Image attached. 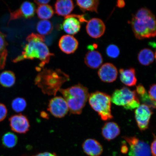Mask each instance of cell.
<instances>
[{"label":"cell","instance_id":"1","mask_svg":"<svg viewBox=\"0 0 156 156\" xmlns=\"http://www.w3.org/2000/svg\"><path fill=\"white\" fill-rule=\"evenodd\" d=\"M26 41L27 43L23 49L22 54L12 61L16 63L25 59L38 58L41 62L36 69L38 71H40L41 68L49 63L51 57L54 55L51 53L48 47L45 44L44 36L32 33L27 37Z\"/></svg>","mask_w":156,"mask_h":156},{"label":"cell","instance_id":"2","mask_svg":"<svg viewBox=\"0 0 156 156\" xmlns=\"http://www.w3.org/2000/svg\"><path fill=\"white\" fill-rule=\"evenodd\" d=\"M39 72L35 83L44 94L55 95L62 85L69 80V76L60 69L43 68Z\"/></svg>","mask_w":156,"mask_h":156},{"label":"cell","instance_id":"3","mask_svg":"<svg viewBox=\"0 0 156 156\" xmlns=\"http://www.w3.org/2000/svg\"><path fill=\"white\" fill-rule=\"evenodd\" d=\"M130 24L136 38L138 40L154 37L156 34L155 15L149 9L142 8L132 15Z\"/></svg>","mask_w":156,"mask_h":156},{"label":"cell","instance_id":"4","mask_svg":"<svg viewBox=\"0 0 156 156\" xmlns=\"http://www.w3.org/2000/svg\"><path fill=\"white\" fill-rule=\"evenodd\" d=\"M59 91L67 102L70 113L80 114L89 96L87 88L79 83L67 89H60Z\"/></svg>","mask_w":156,"mask_h":156},{"label":"cell","instance_id":"5","mask_svg":"<svg viewBox=\"0 0 156 156\" xmlns=\"http://www.w3.org/2000/svg\"><path fill=\"white\" fill-rule=\"evenodd\" d=\"M90 105L98 113L102 120L112 119V104L111 97L106 93L97 91L90 94L88 98Z\"/></svg>","mask_w":156,"mask_h":156},{"label":"cell","instance_id":"6","mask_svg":"<svg viewBox=\"0 0 156 156\" xmlns=\"http://www.w3.org/2000/svg\"><path fill=\"white\" fill-rule=\"evenodd\" d=\"M111 98V102L117 106L123 107L126 110H133L140 105L136 91L126 87L115 90Z\"/></svg>","mask_w":156,"mask_h":156},{"label":"cell","instance_id":"7","mask_svg":"<svg viewBox=\"0 0 156 156\" xmlns=\"http://www.w3.org/2000/svg\"><path fill=\"white\" fill-rule=\"evenodd\" d=\"M130 146L129 156H151L150 146L147 143L141 141L136 136H123Z\"/></svg>","mask_w":156,"mask_h":156},{"label":"cell","instance_id":"8","mask_svg":"<svg viewBox=\"0 0 156 156\" xmlns=\"http://www.w3.org/2000/svg\"><path fill=\"white\" fill-rule=\"evenodd\" d=\"M153 112L147 105L142 104L135 111V118L138 127L141 131H144L149 127L150 119Z\"/></svg>","mask_w":156,"mask_h":156},{"label":"cell","instance_id":"9","mask_svg":"<svg viewBox=\"0 0 156 156\" xmlns=\"http://www.w3.org/2000/svg\"><path fill=\"white\" fill-rule=\"evenodd\" d=\"M48 110L52 115L59 118L65 116L69 111L67 102L61 97H55L51 99Z\"/></svg>","mask_w":156,"mask_h":156},{"label":"cell","instance_id":"10","mask_svg":"<svg viewBox=\"0 0 156 156\" xmlns=\"http://www.w3.org/2000/svg\"><path fill=\"white\" fill-rule=\"evenodd\" d=\"M10 125L13 131L20 134L28 132L30 125L28 119L21 114L15 115L9 119Z\"/></svg>","mask_w":156,"mask_h":156},{"label":"cell","instance_id":"11","mask_svg":"<svg viewBox=\"0 0 156 156\" xmlns=\"http://www.w3.org/2000/svg\"><path fill=\"white\" fill-rule=\"evenodd\" d=\"M36 11V7L34 3L28 1L24 2L19 9L11 12L9 20L21 18H32L34 16Z\"/></svg>","mask_w":156,"mask_h":156},{"label":"cell","instance_id":"12","mask_svg":"<svg viewBox=\"0 0 156 156\" xmlns=\"http://www.w3.org/2000/svg\"><path fill=\"white\" fill-rule=\"evenodd\" d=\"M86 30L88 34L91 38H98L105 34L106 26L102 20L93 18L88 21Z\"/></svg>","mask_w":156,"mask_h":156},{"label":"cell","instance_id":"13","mask_svg":"<svg viewBox=\"0 0 156 156\" xmlns=\"http://www.w3.org/2000/svg\"><path fill=\"white\" fill-rule=\"evenodd\" d=\"M98 74L101 81L105 83H111L116 80L118 71L114 64L107 63L101 66Z\"/></svg>","mask_w":156,"mask_h":156},{"label":"cell","instance_id":"14","mask_svg":"<svg viewBox=\"0 0 156 156\" xmlns=\"http://www.w3.org/2000/svg\"><path fill=\"white\" fill-rule=\"evenodd\" d=\"M58 46L62 51L67 54L73 53L79 46V42L72 35H66L60 38Z\"/></svg>","mask_w":156,"mask_h":156},{"label":"cell","instance_id":"15","mask_svg":"<svg viewBox=\"0 0 156 156\" xmlns=\"http://www.w3.org/2000/svg\"><path fill=\"white\" fill-rule=\"evenodd\" d=\"M61 27L68 35H75L80 30L81 23L76 17V15H71L65 17Z\"/></svg>","mask_w":156,"mask_h":156},{"label":"cell","instance_id":"16","mask_svg":"<svg viewBox=\"0 0 156 156\" xmlns=\"http://www.w3.org/2000/svg\"><path fill=\"white\" fill-rule=\"evenodd\" d=\"M83 151L89 156H100L103 152L102 145L96 140L89 138L83 142L82 145Z\"/></svg>","mask_w":156,"mask_h":156},{"label":"cell","instance_id":"17","mask_svg":"<svg viewBox=\"0 0 156 156\" xmlns=\"http://www.w3.org/2000/svg\"><path fill=\"white\" fill-rule=\"evenodd\" d=\"M120 133V127L114 122H106L102 128V135L108 141L115 139Z\"/></svg>","mask_w":156,"mask_h":156},{"label":"cell","instance_id":"18","mask_svg":"<svg viewBox=\"0 0 156 156\" xmlns=\"http://www.w3.org/2000/svg\"><path fill=\"white\" fill-rule=\"evenodd\" d=\"M84 62L87 67L96 69L102 65L103 58L102 55L97 51L87 52L85 56Z\"/></svg>","mask_w":156,"mask_h":156},{"label":"cell","instance_id":"19","mask_svg":"<svg viewBox=\"0 0 156 156\" xmlns=\"http://www.w3.org/2000/svg\"><path fill=\"white\" fill-rule=\"evenodd\" d=\"M121 81L128 87H131L136 85L137 79L136 76V71L134 68L127 69H120L119 70Z\"/></svg>","mask_w":156,"mask_h":156},{"label":"cell","instance_id":"20","mask_svg":"<svg viewBox=\"0 0 156 156\" xmlns=\"http://www.w3.org/2000/svg\"><path fill=\"white\" fill-rule=\"evenodd\" d=\"M55 13L60 16L66 17L73 11L74 5L71 0H60L56 2L55 5Z\"/></svg>","mask_w":156,"mask_h":156},{"label":"cell","instance_id":"21","mask_svg":"<svg viewBox=\"0 0 156 156\" xmlns=\"http://www.w3.org/2000/svg\"><path fill=\"white\" fill-rule=\"evenodd\" d=\"M139 63L144 66H148L154 61L155 54L149 48H145L140 51L138 55Z\"/></svg>","mask_w":156,"mask_h":156},{"label":"cell","instance_id":"22","mask_svg":"<svg viewBox=\"0 0 156 156\" xmlns=\"http://www.w3.org/2000/svg\"><path fill=\"white\" fill-rule=\"evenodd\" d=\"M76 3L83 12L89 11L98 13V9L99 4L98 0H78Z\"/></svg>","mask_w":156,"mask_h":156},{"label":"cell","instance_id":"23","mask_svg":"<svg viewBox=\"0 0 156 156\" xmlns=\"http://www.w3.org/2000/svg\"><path fill=\"white\" fill-rule=\"evenodd\" d=\"M5 37V35L0 31V69L4 67L7 55L6 47L8 43Z\"/></svg>","mask_w":156,"mask_h":156},{"label":"cell","instance_id":"24","mask_svg":"<svg viewBox=\"0 0 156 156\" xmlns=\"http://www.w3.org/2000/svg\"><path fill=\"white\" fill-rule=\"evenodd\" d=\"M15 74L11 71H5L0 74V83L5 87L13 86L15 83Z\"/></svg>","mask_w":156,"mask_h":156},{"label":"cell","instance_id":"25","mask_svg":"<svg viewBox=\"0 0 156 156\" xmlns=\"http://www.w3.org/2000/svg\"><path fill=\"white\" fill-rule=\"evenodd\" d=\"M36 12L38 18L42 20H48L51 18L54 14L53 9L48 5L39 6Z\"/></svg>","mask_w":156,"mask_h":156},{"label":"cell","instance_id":"26","mask_svg":"<svg viewBox=\"0 0 156 156\" xmlns=\"http://www.w3.org/2000/svg\"><path fill=\"white\" fill-rule=\"evenodd\" d=\"M37 31L42 36L50 34L53 29L52 23L48 20H41L39 21L36 27Z\"/></svg>","mask_w":156,"mask_h":156},{"label":"cell","instance_id":"27","mask_svg":"<svg viewBox=\"0 0 156 156\" xmlns=\"http://www.w3.org/2000/svg\"><path fill=\"white\" fill-rule=\"evenodd\" d=\"M18 138L14 133L8 132L3 135L2 142L4 145L8 148H13L16 145Z\"/></svg>","mask_w":156,"mask_h":156},{"label":"cell","instance_id":"28","mask_svg":"<svg viewBox=\"0 0 156 156\" xmlns=\"http://www.w3.org/2000/svg\"><path fill=\"white\" fill-rule=\"evenodd\" d=\"M27 102L24 98H17L12 101V107L16 112H20L24 111L27 107Z\"/></svg>","mask_w":156,"mask_h":156},{"label":"cell","instance_id":"29","mask_svg":"<svg viewBox=\"0 0 156 156\" xmlns=\"http://www.w3.org/2000/svg\"><path fill=\"white\" fill-rule=\"evenodd\" d=\"M106 53L109 57L116 58L119 55L120 51L118 46L114 44H111L107 46Z\"/></svg>","mask_w":156,"mask_h":156},{"label":"cell","instance_id":"30","mask_svg":"<svg viewBox=\"0 0 156 156\" xmlns=\"http://www.w3.org/2000/svg\"><path fill=\"white\" fill-rule=\"evenodd\" d=\"M156 87L155 84H154L150 87L149 91V96L153 102L156 103Z\"/></svg>","mask_w":156,"mask_h":156},{"label":"cell","instance_id":"31","mask_svg":"<svg viewBox=\"0 0 156 156\" xmlns=\"http://www.w3.org/2000/svg\"><path fill=\"white\" fill-rule=\"evenodd\" d=\"M7 110L5 105L0 103V122L3 120L6 117Z\"/></svg>","mask_w":156,"mask_h":156},{"label":"cell","instance_id":"32","mask_svg":"<svg viewBox=\"0 0 156 156\" xmlns=\"http://www.w3.org/2000/svg\"><path fill=\"white\" fill-rule=\"evenodd\" d=\"M136 92L140 95L144 94L146 92L145 87L142 84L138 85L136 87Z\"/></svg>","mask_w":156,"mask_h":156},{"label":"cell","instance_id":"33","mask_svg":"<svg viewBox=\"0 0 156 156\" xmlns=\"http://www.w3.org/2000/svg\"><path fill=\"white\" fill-rule=\"evenodd\" d=\"M154 141L151 144V153L153 156H156V138L155 135H154Z\"/></svg>","mask_w":156,"mask_h":156},{"label":"cell","instance_id":"34","mask_svg":"<svg viewBox=\"0 0 156 156\" xmlns=\"http://www.w3.org/2000/svg\"><path fill=\"white\" fill-rule=\"evenodd\" d=\"M34 2L37 5L40 6L48 5V4L50 2V1H48V0H36Z\"/></svg>","mask_w":156,"mask_h":156},{"label":"cell","instance_id":"35","mask_svg":"<svg viewBox=\"0 0 156 156\" xmlns=\"http://www.w3.org/2000/svg\"><path fill=\"white\" fill-rule=\"evenodd\" d=\"M33 156H57L55 153H51L48 152L40 153L37 155Z\"/></svg>","mask_w":156,"mask_h":156},{"label":"cell","instance_id":"36","mask_svg":"<svg viewBox=\"0 0 156 156\" xmlns=\"http://www.w3.org/2000/svg\"><path fill=\"white\" fill-rule=\"evenodd\" d=\"M125 2L123 0H119L117 2V7L119 8H122L125 7Z\"/></svg>","mask_w":156,"mask_h":156},{"label":"cell","instance_id":"37","mask_svg":"<svg viewBox=\"0 0 156 156\" xmlns=\"http://www.w3.org/2000/svg\"><path fill=\"white\" fill-rule=\"evenodd\" d=\"M98 45L96 44H93L88 46L87 48L90 50L89 51H92L94 49H96Z\"/></svg>","mask_w":156,"mask_h":156},{"label":"cell","instance_id":"38","mask_svg":"<svg viewBox=\"0 0 156 156\" xmlns=\"http://www.w3.org/2000/svg\"><path fill=\"white\" fill-rule=\"evenodd\" d=\"M121 151L123 153L126 154L127 153L128 149L127 146L125 145H123L122 147Z\"/></svg>","mask_w":156,"mask_h":156}]
</instances>
